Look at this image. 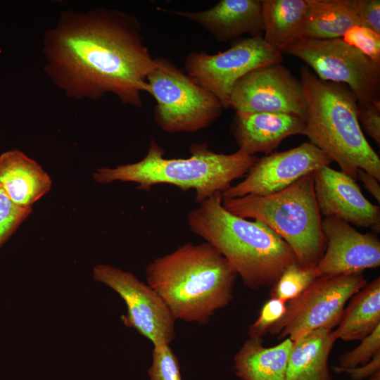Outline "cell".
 <instances>
[{
  "instance_id": "1",
  "label": "cell",
  "mask_w": 380,
  "mask_h": 380,
  "mask_svg": "<svg viewBox=\"0 0 380 380\" xmlns=\"http://www.w3.org/2000/svg\"><path fill=\"white\" fill-rule=\"evenodd\" d=\"M43 42L45 72L68 97L111 93L124 104L142 106L154 58L134 15L105 8L65 11Z\"/></svg>"
},
{
  "instance_id": "2",
  "label": "cell",
  "mask_w": 380,
  "mask_h": 380,
  "mask_svg": "<svg viewBox=\"0 0 380 380\" xmlns=\"http://www.w3.org/2000/svg\"><path fill=\"white\" fill-rule=\"evenodd\" d=\"M145 277L176 320L206 324L232 300L237 274L223 255L204 241L185 243L153 259Z\"/></svg>"
},
{
  "instance_id": "3",
  "label": "cell",
  "mask_w": 380,
  "mask_h": 380,
  "mask_svg": "<svg viewBox=\"0 0 380 380\" xmlns=\"http://www.w3.org/2000/svg\"><path fill=\"white\" fill-rule=\"evenodd\" d=\"M186 219L191 232L215 247L252 290L272 286L297 261L288 243L267 225L227 210L221 194L199 203Z\"/></svg>"
},
{
  "instance_id": "4",
  "label": "cell",
  "mask_w": 380,
  "mask_h": 380,
  "mask_svg": "<svg viewBox=\"0 0 380 380\" xmlns=\"http://www.w3.org/2000/svg\"><path fill=\"white\" fill-rule=\"evenodd\" d=\"M189 153L187 158H166L163 148L151 139L143 159L97 168L92 177L98 184L132 182L144 191L158 184L172 185L182 191L192 189L199 204L215 194H222L235 179L247 175L259 158L239 149L231 154L217 153L207 143L191 144Z\"/></svg>"
},
{
  "instance_id": "5",
  "label": "cell",
  "mask_w": 380,
  "mask_h": 380,
  "mask_svg": "<svg viewBox=\"0 0 380 380\" xmlns=\"http://www.w3.org/2000/svg\"><path fill=\"white\" fill-rule=\"evenodd\" d=\"M300 75L307 104L303 134L354 180L360 170L380 180V159L362 132L353 91L344 84L319 79L307 65Z\"/></svg>"
},
{
  "instance_id": "6",
  "label": "cell",
  "mask_w": 380,
  "mask_h": 380,
  "mask_svg": "<svg viewBox=\"0 0 380 380\" xmlns=\"http://www.w3.org/2000/svg\"><path fill=\"white\" fill-rule=\"evenodd\" d=\"M231 213L253 218L281 237L303 266H317L326 248L321 214L317 204L313 172L288 187L266 196L222 198Z\"/></svg>"
},
{
  "instance_id": "7",
  "label": "cell",
  "mask_w": 380,
  "mask_h": 380,
  "mask_svg": "<svg viewBox=\"0 0 380 380\" xmlns=\"http://www.w3.org/2000/svg\"><path fill=\"white\" fill-rule=\"evenodd\" d=\"M147 83L148 93L156 102L154 121L165 132H195L210 127L222 115L220 100L168 58H154Z\"/></svg>"
},
{
  "instance_id": "8",
  "label": "cell",
  "mask_w": 380,
  "mask_h": 380,
  "mask_svg": "<svg viewBox=\"0 0 380 380\" xmlns=\"http://www.w3.org/2000/svg\"><path fill=\"white\" fill-rule=\"evenodd\" d=\"M281 53L300 59L322 80L347 85L356 96L358 106L379 98L380 63L342 38H299L288 45Z\"/></svg>"
},
{
  "instance_id": "9",
  "label": "cell",
  "mask_w": 380,
  "mask_h": 380,
  "mask_svg": "<svg viewBox=\"0 0 380 380\" xmlns=\"http://www.w3.org/2000/svg\"><path fill=\"white\" fill-rule=\"evenodd\" d=\"M367 284L362 272L317 277L301 294L286 303L283 316L269 332L295 341L318 329H331L346 303Z\"/></svg>"
},
{
  "instance_id": "10",
  "label": "cell",
  "mask_w": 380,
  "mask_h": 380,
  "mask_svg": "<svg viewBox=\"0 0 380 380\" xmlns=\"http://www.w3.org/2000/svg\"><path fill=\"white\" fill-rule=\"evenodd\" d=\"M282 61V53L267 44L260 34L239 39L227 50L215 54L191 52L186 57L184 69L227 108L237 80L255 68Z\"/></svg>"
},
{
  "instance_id": "11",
  "label": "cell",
  "mask_w": 380,
  "mask_h": 380,
  "mask_svg": "<svg viewBox=\"0 0 380 380\" xmlns=\"http://www.w3.org/2000/svg\"><path fill=\"white\" fill-rule=\"evenodd\" d=\"M94 279L115 291L127 305L122 322L153 346L170 344L175 337L176 319L161 297L134 274L107 264L93 269Z\"/></svg>"
},
{
  "instance_id": "12",
  "label": "cell",
  "mask_w": 380,
  "mask_h": 380,
  "mask_svg": "<svg viewBox=\"0 0 380 380\" xmlns=\"http://www.w3.org/2000/svg\"><path fill=\"white\" fill-rule=\"evenodd\" d=\"M235 111L279 113L307 117L300 81L275 63L250 71L234 84L228 108Z\"/></svg>"
},
{
  "instance_id": "13",
  "label": "cell",
  "mask_w": 380,
  "mask_h": 380,
  "mask_svg": "<svg viewBox=\"0 0 380 380\" xmlns=\"http://www.w3.org/2000/svg\"><path fill=\"white\" fill-rule=\"evenodd\" d=\"M332 158L310 142L291 149L267 154L251 167L246 177L222 193V198L266 196L279 191L303 176L329 166Z\"/></svg>"
},
{
  "instance_id": "14",
  "label": "cell",
  "mask_w": 380,
  "mask_h": 380,
  "mask_svg": "<svg viewBox=\"0 0 380 380\" xmlns=\"http://www.w3.org/2000/svg\"><path fill=\"white\" fill-rule=\"evenodd\" d=\"M322 229L326 248L317 265L320 276L359 273L380 265V241L375 236L330 217L322 220Z\"/></svg>"
},
{
  "instance_id": "15",
  "label": "cell",
  "mask_w": 380,
  "mask_h": 380,
  "mask_svg": "<svg viewBox=\"0 0 380 380\" xmlns=\"http://www.w3.org/2000/svg\"><path fill=\"white\" fill-rule=\"evenodd\" d=\"M313 179L320 214L379 232L380 208L364 196L355 180L329 166L315 170Z\"/></svg>"
},
{
  "instance_id": "16",
  "label": "cell",
  "mask_w": 380,
  "mask_h": 380,
  "mask_svg": "<svg viewBox=\"0 0 380 380\" xmlns=\"http://www.w3.org/2000/svg\"><path fill=\"white\" fill-rule=\"evenodd\" d=\"M305 120L297 115L235 111L230 129L239 150L250 156L271 153L288 137L303 134Z\"/></svg>"
},
{
  "instance_id": "17",
  "label": "cell",
  "mask_w": 380,
  "mask_h": 380,
  "mask_svg": "<svg viewBox=\"0 0 380 380\" xmlns=\"http://www.w3.org/2000/svg\"><path fill=\"white\" fill-rule=\"evenodd\" d=\"M168 11L199 24L220 42L263 32L260 0H221L203 11Z\"/></svg>"
},
{
  "instance_id": "18",
  "label": "cell",
  "mask_w": 380,
  "mask_h": 380,
  "mask_svg": "<svg viewBox=\"0 0 380 380\" xmlns=\"http://www.w3.org/2000/svg\"><path fill=\"white\" fill-rule=\"evenodd\" d=\"M51 184L46 172L23 151L12 149L0 156V186L15 205L31 208Z\"/></svg>"
},
{
  "instance_id": "19",
  "label": "cell",
  "mask_w": 380,
  "mask_h": 380,
  "mask_svg": "<svg viewBox=\"0 0 380 380\" xmlns=\"http://www.w3.org/2000/svg\"><path fill=\"white\" fill-rule=\"evenodd\" d=\"M336 340L331 329L322 328L293 341L286 380H331L328 359Z\"/></svg>"
},
{
  "instance_id": "20",
  "label": "cell",
  "mask_w": 380,
  "mask_h": 380,
  "mask_svg": "<svg viewBox=\"0 0 380 380\" xmlns=\"http://www.w3.org/2000/svg\"><path fill=\"white\" fill-rule=\"evenodd\" d=\"M292 341L287 338L265 347L262 338H248L234 357L235 374L241 380H286Z\"/></svg>"
},
{
  "instance_id": "21",
  "label": "cell",
  "mask_w": 380,
  "mask_h": 380,
  "mask_svg": "<svg viewBox=\"0 0 380 380\" xmlns=\"http://www.w3.org/2000/svg\"><path fill=\"white\" fill-rule=\"evenodd\" d=\"M265 42L279 52L300 38L308 11L307 0H260Z\"/></svg>"
},
{
  "instance_id": "22",
  "label": "cell",
  "mask_w": 380,
  "mask_h": 380,
  "mask_svg": "<svg viewBox=\"0 0 380 380\" xmlns=\"http://www.w3.org/2000/svg\"><path fill=\"white\" fill-rule=\"evenodd\" d=\"M307 2L308 11L300 38H342L351 27L362 26L350 0H307Z\"/></svg>"
},
{
  "instance_id": "23",
  "label": "cell",
  "mask_w": 380,
  "mask_h": 380,
  "mask_svg": "<svg viewBox=\"0 0 380 380\" xmlns=\"http://www.w3.org/2000/svg\"><path fill=\"white\" fill-rule=\"evenodd\" d=\"M380 325V278L367 283L352 296L333 331L336 339L361 341Z\"/></svg>"
},
{
  "instance_id": "24",
  "label": "cell",
  "mask_w": 380,
  "mask_h": 380,
  "mask_svg": "<svg viewBox=\"0 0 380 380\" xmlns=\"http://www.w3.org/2000/svg\"><path fill=\"white\" fill-rule=\"evenodd\" d=\"M319 277L317 266H303L293 262L272 286L270 295L288 302L301 294Z\"/></svg>"
},
{
  "instance_id": "25",
  "label": "cell",
  "mask_w": 380,
  "mask_h": 380,
  "mask_svg": "<svg viewBox=\"0 0 380 380\" xmlns=\"http://www.w3.org/2000/svg\"><path fill=\"white\" fill-rule=\"evenodd\" d=\"M152 357L150 380H182L179 360L170 344L153 346Z\"/></svg>"
},
{
  "instance_id": "26",
  "label": "cell",
  "mask_w": 380,
  "mask_h": 380,
  "mask_svg": "<svg viewBox=\"0 0 380 380\" xmlns=\"http://www.w3.org/2000/svg\"><path fill=\"white\" fill-rule=\"evenodd\" d=\"M380 352V325L367 336L354 349L342 354L338 359V366L334 367L335 372L353 368L369 362Z\"/></svg>"
},
{
  "instance_id": "27",
  "label": "cell",
  "mask_w": 380,
  "mask_h": 380,
  "mask_svg": "<svg viewBox=\"0 0 380 380\" xmlns=\"http://www.w3.org/2000/svg\"><path fill=\"white\" fill-rule=\"evenodd\" d=\"M32 208L15 205L0 186V247L32 213Z\"/></svg>"
},
{
  "instance_id": "28",
  "label": "cell",
  "mask_w": 380,
  "mask_h": 380,
  "mask_svg": "<svg viewBox=\"0 0 380 380\" xmlns=\"http://www.w3.org/2000/svg\"><path fill=\"white\" fill-rule=\"evenodd\" d=\"M342 39L374 61L380 63V34L362 26L348 30Z\"/></svg>"
},
{
  "instance_id": "29",
  "label": "cell",
  "mask_w": 380,
  "mask_h": 380,
  "mask_svg": "<svg viewBox=\"0 0 380 380\" xmlns=\"http://www.w3.org/2000/svg\"><path fill=\"white\" fill-rule=\"evenodd\" d=\"M286 301L271 298L262 305L257 319L248 330L250 338H262L270 328L283 316L286 311Z\"/></svg>"
},
{
  "instance_id": "30",
  "label": "cell",
  "mask_w": 380,
  "mask_h": 380,
  "mask_svg": "<svg viewBox=\"0 0 380 380\" xmlns=\"http://www.w3.org/2000/svg\"><path fill=\"white\" fill-rule=\"evenodd\" d=\"M360 125L379 145L380 144V99H376L363 106H358Z\"/></svg>"
},
{
  "instance_id": "31",
  "label": "cell",
  "mask_w": 380,
  "mask_h": 380,
  "mask_svg": "<svg viewBox=\"0 0 380 380\" xmlns=\"http://www.w3.org/2000/svg\"><path fill=\"white\" fill-rule=\"evenodd\" d=\"M350 3L362 26L380 34V1L350 0Z\"/></svg>"
},
{
  "instance_id": "32",
  "label": "cell",
  "mask_w": 380,
  "mask_h": 380,
  "mask_svg": "<svg viewBox=\"0 0 380 380\" xmlns=\"http://www.w3.org/2000/svg\"><path fill=\"white\" fill-rule=\"evenodd\" d=\"M380 371V352L376 353L369 362L362 365L338 371L345 372L353 380H362Z\"/></svg>"
},
{
  "instance_id": "33",
  "label": "cell",
  "mask_w": 380,
  "mask_h": 380,
  "mask_svg": "<svg viewBox=\"0 0 380 380\" xmlns=\"http://www.w3.org/2000/svg\"><path fill=\"white\" fill-rule=\"evenodd\" d=\"M357 178L363 183L366 189L377 200L380 202V185L379 180H378L373 175L369 173L360 170L357 174Z\"/></svg>"
},
{
  "instance_id": "34",
  "label": "cell",
  "mask_w": 380,
  "mask_h": 380,
  "mask_svg": "<svg viewBox=\"0 0 380 380\" xmlns=\"http://www.w3.org/2000/svg\"><path fill=\"white\" fill-rule=\"evenodd\" d=\"M369 380H380V371L369 376Z\"/></svg>"
}]
</instances>
